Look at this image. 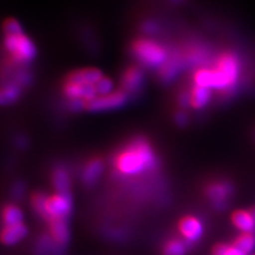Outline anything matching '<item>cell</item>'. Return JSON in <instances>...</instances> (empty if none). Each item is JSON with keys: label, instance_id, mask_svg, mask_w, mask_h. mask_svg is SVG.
<instances>
[{"label": "cell", "instance_id": "cell-2", "mask_svg": "<svg viewBox=\"0 0 255 255\" xmlns=\"http://www.w3.org/2000/svg\"><path fill=\"white\" fill-rule=\"evenodd\" d=\"M212 69L215 80V90H227L237 82L239 64L234 54L229 52L222 53L214 62Z\"/></svg>", "mask_w": 255, "mask_h": 255}, {"label": "cell", "instance_id": "cell-5", "mask_svg": "<svg viewBox=\"0 0 255 255\" xmlns=\"http://www.w3.org/2000/svg\"><path fill=\"white\" fill-rule=\"evenodd\" d=\"M73 211V197L70 193H55L48 197L47 222L54 219H66Z\"/></svg>", "mask_w": 255, "mask_h": 255}, {"label": "cell", "instance_id": "cell-23", "mask_svg": "<svg viewBox=\"0 0 255 255\" xmlns=\"http://www.w3.org/2000/svg\"><path fill=\"white\" fill-rule=\"evenodd\" d=\"M55 242L51 235H44L39 239L36 246V255H50Z\"/></svg>", "mask_w": 255, "mask_h": 255}, {"label": "cell", "instance_id": "cell-15", "mask_svg": "<svg viewBox=\"0 0 255 255\" xmlns=\"http://www.w3.org/2000/svg\"><path fill=\"white\" fill-rule=\"evenodd\" d=\"M188 97H189V105L191 107L195 109H202L210 102L212 93L210 90L204 89V87L193 85V87H191L190 90V93L188 94Z\"/></svg>", "mask_w": 255, "mask_h": 255}, {"label": "cell", "instance_id": "cell-3", "mask_svg": "<svg viewBox=\"0 0 255 255\" xmlns=\"http://www.w3.org/2000/svg\"><path fill=\"white\" fill-rule=\"evenodd\" d=\"M134 57L147 67L162 66L168 60V51L159 43L147 38H139L132 44Z\"/></svg>", "mask_w": 255, "mask_h": 255}, {"label": "cell", "instance_id": "cell-24", "mask_svg": "<svg viewBox=\"0 0 255 255\" xmlns=\"http://www.w3.org/2000/svg\"><path fill=\"white\" fill-rule=\"evenodd\" d=\"M2 30L4 32V35H19L25 33L19 21L14 18L6 19L2 25Z\"/></svg>", "mask_w": 255, "mask_h": 255}, {"label": "cell", "instance_id": "cell-6", "mask_svg": "<svg viewBox=\"0 0 255 255\" xmlns=\"http://www.w3.org/2000/svg\"><path fill=\"white\" fill-rule=\"evenodd\" d=\"M128 98H129V95L124 91L112 92L109 95L98 96V97L87 102L86 110L91 112L117 110L126 105L128 102Z\"/></svg>", "mask_w": 255, "mask_h": 255}, {"label": "cell", "instance_id": "cell-22", "mask_svg": "<svg viewBox=\"0 0 255 255\" xmlns=\"http://www.w3.org/2000/svg\"><path fill=\"white\" fill-rule=\"evenodd\" d=\"M187 251V245L180 239H172L164 247V255H185Z\"/></svg>", "mask_w": 255, "mask_h": 255}, {"label": "cell", "instance_id": "cell-11", "mask_svg": "<svg viewBox=\"0 0 255 255\" xmlns=\"http://www.w3.org/2000/svg\"><path fill=\"white\" fill-rule=\"evenodd\" d=\"M102 78V73L99 69L83 68L70 73L66 78V82L75 84H96Z\"/></svg>", "mask_w": 255, "mask_h": 255}, {"label": "cell", "instance_id": "cell-18", "mask_svg": "<svg viewBox=\"0 0 255 255\" xmlns=\"http://www.w3.org/2000/svg\"><path fill=\"white\" fill-rule=\"evenodd\" d=\"M2 220L4 227L19 225V223H22L23 213L18 206L13 204L6 205L2 212Z\"/></svg>", "mask_w": 255, "mask_h": 255}, {"label": "cell", "instance_id": "cell-16", "mask_svg": "<svg viewBox=\"0 0 255 255\" xmlns=\"http://www.w3.org/2000/svg\"><path fill=\"white\" fill-rule=\"evenodd\" d=\"M21 95V86L12 81L0 89V106H7L18 100Z\"/></svg>", "mask_w": 255, "mask_h": 255}, {"label": "cell", "instance_id": "cell-20", "mask_svg": "<svg viewBox=\"0 0 255 255\" xmlns=\"http://www.w3.org/2000/svg\"><path fill=\"white\" fill-rule=\"evenodd\" d=\"M48 197L44 193H36L32 196L31 204L33 206V210L39 217L44 220H47V201Z\"/></svg>", "mask_w": 255, "mask_h": 255}, {"label": "cell", "instance_id": "cell-27", "mask_svg": "<svg viewBox=\"0 0 255 255\" xmlns=\"http://www.w3.org/2000/svg\"><path fill=\"white\" fill-rule=\"evenodd\" d=\"M87 101L82 99H70L68 100V109L73 112H79L86 110Z\"/></svg>", "mask_w": 255, "mask_h": 255}, {"label": "cell", "instance_id": "cell-21", "mask_svg": "<svg viewBox=\"0 0 255 255\" xmlns=\"http://www.w3.org/2000/svg\"><path fill=\"white\" fill-rule=\"evenodd\" d=\"M233 246L245 255L249 254L255 246V236L252 233H245L236 239Z\"/></svg>", "mask_w": 255, "mask_h": 255}, {"label": "cell", "instance_id": "cell-17", "mask_svg": "<svg viewBox=\"0 0 255 255\" xmlns=\"http://www.w3.org/2000/svg\"><path fill=\"white\" fill-rule=\"evenodd\" d=\"M232 221L236 228L244 231L245 233H252V231L255 229V221L249 212H234V214L232 215Z\"/></svg>", "mask_w": 255, "mask_h": 255}, {"label": "cell", "instance_id": "cell-28", "mask_svg": "<svg viewBox=\"0 0 255 255\" xmlns=\"http://www.w3.org/2000/svg\"><path fill=\"white\" fill-rule=\"evenodd\" d=\"M25 191H26L25 184H23L22 182H18L17 184L13 187V190H12L13 198L16 199V200H19V199H21L23 195H25Z\"/></svg>", "mask_w": 255, "mask_h": 255}, {"label": "cell", "instance_id": "cell-14", "mask_svg": "<svg viewBox=\"0 0 255 255\" xmlns=\"http://www.w3.org/2000/svg\"><path fill=\"white\" fill-rule=\"evenodd\" d=\"M103 172V163L99 158L92 159V161L85 166L82 172V181L86 186H94L97 183Z\"/></svg>", "mask_w": 255, "mask_h": 255}, {"label": "cell", "instance_id": "cell-26", "mask_svg": "<svg viewBox=\"0 0 255 255\" xmlns=\"http://www.w3.org/2000/svg\"><path fill=\"white\" fill-rule=\"evenodd\" d=\"M213 255H245L234 246H228L226 244H218L213 248Z\"/></svg>", "mask_w": 255, "mask_h": 255}, {"label": "cell", "instance_id": "cell-9", "mask_svg": "<svg viewBox=\"0 0 255 255\" xmlns=\"http://www.w3.org/2000/svg\"><path fill=\"white\" fill-rule=\"evenodd\" d=\"M233 188L229 183H213L206 189V195L214 202L217 210H225L227 207V199L232 195Z\"/></svg>", "mask_w": 255, "mask_h": 255}, {"label": "cell", "instance_id": "cell-8", "mask_svg": "<svg viewBox=\"0 0 255 255\" xmlns=\"http://www.w3.org/2000/svg\"><path fill=\"white\" fill-rule=\"evenodd\" d=\"M63 92L68 100L82 99L89 102L96 97H98L95 84H75L65 82L63 87Z\"/></svg>", "mask_w": 255, "mask_h": 255}, {"label": "cell", "instance_id": "cell-30", "mask_svg": "<svg viewBox=\"0 0 255 255\" xmlns=\"http://www.w3.org/2000/svg\"><path fill=\"white\" fill-rule=\"evenodd\" d=\"M249 213L251 214V216H252V218L254 219V221H255V206H253L252 209L249 211Z\"/></svg>", "mask_w": 255, "mask_h": 255}, {"label": "cell", "instance_id": "cell-12", "mask_svg": "<svg viewBox=\"0 0 255 255\" xmlns=\"http://www.w3.org/2000/svg\"><path fill=\"white\" fill-rule=\"evenodd\" d=\"M28 234V228L26 225L19 223L11 227H4L0 233V241L6 246H13L20 243Z\"/></svg>", "mask_w": 255, "mask_h": 255}, {"label": "cell", "instance_id": "cell-19", "mask_svg": "<svg viewBox=\"0 0 255 255\" xmlns=\"http://www.w3.org/2000/svg\"><path fill=\"white\" fill-rule=\"evenodd\" d=\"M52 184L57 193H70V180L68 172L63 169H55L52 174Z\"/></svg>", "mask_w": 255, "mask_h": 255}, {"label": "cell", "instance_id": "cell-29", "mask_svg": "<svg viewBox=\"0 0 255 255\" xmlns=\"http://www.w3.org/2000/svg\"><path fill=\"white\" fill-rule=\"evenodd\" d=\"M175 122L180 126V127H184L187 123V116L185 113L183 112H179V113L175 115Z\"/></svg>", "mask_w": 255, "mask_h": 255}, {"label": "cell", "instance_id": "cell-1", "mask_svg": "<svg viewBox=\"0 0 255 255\" xmlns=\"http://www.w3.org/2000/svg\"><path fill=\"white\" fill-rule=\"evenodd\" d=\"M157 166V159L150 143L135 138L115 158L116 169L125 175H137Z\"/></svg>", "mask_w": 255, "mask_h": 255}, {"label": "cell", "instance_id": "cell-10", "mask_svg": "<svg viewBox=\"0 0 255 255\" xmlns=\"http://www.w3.org/2000/svg\"><path fill=\"white\" fill-rule=\"evenodd\" d=\"M179 229L181 234L190 243L197 242L203 234L202 223L198 218L193 216L183 218L179 223Z\"/></svg>", "mask_w": 255, "mask_h": 255}, {"label": "cell", "instance_id": "cell-13", "mask_svg": "<svg viewBox=\"0 0 255 255\" xmlns=\"http://www.w3.org/2000/svg\"><path fill=\"white\" fill-rule=\"evenodd\" d=\"M50 229V235L55 244L65 246L69 241V228L66 219H54L48 222Z\"/></svg>", "mask_w": 255, "mask_h": 255}, {"label": "cell", "instance_id": "cell-25", "mask_svg": "<svg viewBox=\"0 0 255 255\" xmlns=\"http://www.w3.org/2000/svg\"><path fill=\"white\" fill-rule=\"evenodd\" d=\"M95 87L98 96H105L114 92V83L110 78L107 77H103L102 79H100L99 81L95 84Z\"/></svg>", "mask_w": 255, "mask_h": 255}, {"label": "cell", "instance_id": "cell-7", "mask_svg": "<svg viewBox=\"0 0 255 255\" xmlns=\"http://www.w3.org/2000/svg\"><path fill=\"white\" fill-rule=\"evenodd\" d=\"M145 85V74L141 68L129 67L122 77V91L128 95L137 94Z\"/></svg>", "mask_w": 255, "mask_h": 255}, {"label": "cell", "instance_id": "cell-4", "mask_svg": "<svg viewBox=\"0 0 255 255\" xmlns=\"http://www.w3.org/2000/svg\"><path fill=\"white\" fill-rule=\"evenodd\" d=\"M3 46L15 64H26L34 60L37 53L35 44L25 33L5 35Z\"/></svg>", "mask_w": 255, "mask_h": 255}]
</instances>
